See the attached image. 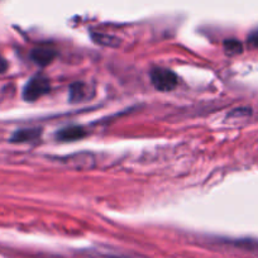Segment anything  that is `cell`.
Returning a JSON list of instances; mask_svg holds the SVG:
<instances>
[{"mask_svg":"<svg viewBox=\"0 0 258 258\" xmlns=\"http://www.w3.org/2000/svg\"><path fill=\"white\" fill-rule=\"evenodd\" d=\"M151 83L158 91H171L177 86L178 79L173 71L163 68H156L151 71Z\"/></svg>","mask_w":258,"mask_h":258,"instance_id":"obj_1","label":"cell"},{"mask_svg":"<svg viewBox=\"0 0 258 258\" xmlns=\"http://www.w3.org/2000/svg\"><path fill=\"white\" fill-rule=\"evenodd\" d=\"M51 90L49 80L43 75H36L26 84L23 89V98L27 101H36Z\"/></svg>","mask_w":258,"mask_h":258,"instance_id":"obj_2","label":"cell"},{"mask_svg":"<svg viewBox=\"0 0 258 258\" xmlns=\"http://www.w3.org/2000/svg\"><path fill=\"white\" fill-rule=\"evenodd\" d=\"M57 52L54 51L52 47L48 46H39L36 47L33 51L31 52V58L34 63H37L38 66H47V64L51 63L52 61L56 57Z\"/></svg>","mask_w":258,"mask_h":258,"instance_id":"obj_3","label":"cell"},{"mask_svg":"<svg viewBox=\"0 0 258 258\" xmlns=\"http://www.w3.org/2000/svg\"><path fill=\"white\" fill-rule=\"evenodd\" d=\"M69 98L71 103H81V101L90 100L93 95V90L90 86L85 83H75L70 86L69 90Z\"/></svg>","mask_w":258,"mask_h":258,"instance_id":"obj_4","label":"cell"},{"mask_svg":"<svg viewBox=\"0 0 258 258\" xmlns=\"http://www.w3.org/2000/svg\"><path fill=\"white\" fill-rule=\"evenodd\" d=\"M56 136L57 140L61 141V142H75V141H79L83 137H85L86 132L83 126L71 125L61 129Z\"/></svg>","mask_w":258,"mask_h":258,"instance_id":"obj_5","label":"cell"},{"mask_svg":"<svg viewBox=\"0 0 258 258\" xmlns=\"http://www.w3.org/2000/svg\"><path fill=\"white\" fill-rule=\"evenodd\" d=\"M41 136V129L38 128H24L19 129L12 136L11 141L13 143H27L32 142V141L38 140Z\"/></svg>","mask_w":258,"mask_h":258,"instance_id":"obj_6","label":"cell"},{"mask_svg":"<svg viewBox=\"0 0 258 258\" xmlns=\"http://www.w3.org/2000/svg\"><path fill=\"white\" fill-rule=\"evenodd\" d=\"M64 162L68 163V165L73 166V167L89 168L93 166V157L89 153H79V155H74L68 157L64 160Z\"/></svg>","mask_w":258,"mask_h":258,"instance_id":"obj_7","label":"cell"},{"mask_svg":"<svg viewBox=\"0 0 258 258\" xmlns=\"http://www.w3.org/2000/svg\"><path fill=\"white\" fill-rule=\"evenodd\" d=\"M224 47L228 54H237L242 52V44L238 41H233V39L225 42Z\"/></svg>","mask_w":258,"mask_h":258,"instance_id":"obj_8","label":"cell"},{"mask_svg":"<svg viewBox=\"0 0 258 258\" xmlns=\"http://www.w3.org/2000/svg\"><path fill=\"white\" fill-rule=\"evenodd\" d=\"M95 39L96 42H98V43H100V44H103V46H110V47H115V46H118V42L115 41V39L113 38V37H108V36H101V34H98V36H96V38H94Z\"/></svg>","mask_w":258,"mask_h":258,"instance_id":"obj_9","label":"cell"},{"mask_svg":"<svg viewBox=\"0 0 258 258\" xmlns=\"http://www.w3.org/2000/svg\"><path fill=\"white\" fill-rule=\"evenodd\" d=\"M248 42H249V44L252 47H255V48H258V31L250 34Z\"/></svg>","mask_w":258,"mask_h":258,"instance_id":"obj_10","label":"cell"},{"mask_svg":"<svg viewBox=\"0 0 258 258\" xmlns=\"http://www.w3.org/2000/svg\"><path fill=\"white\" fill-rule=\"evenodd\" d=\"M7 69H8V63H7L6 58H4V57L2 56V53H0V74L6 73Z\"/></svg>","mask_w":258,"mask_h":258,"instance_id":"obj_11","label":"cell"}]
</instances>
